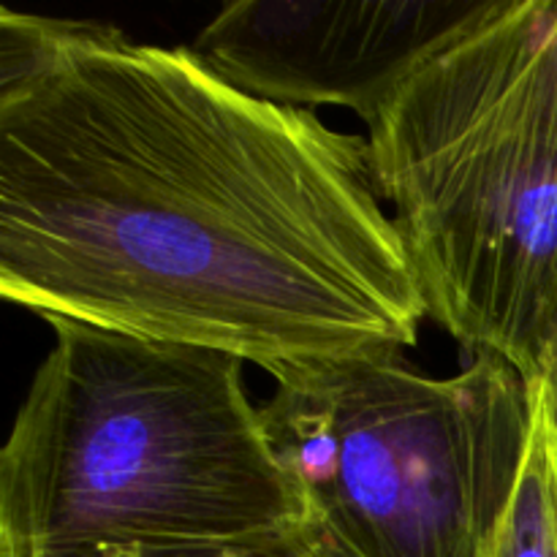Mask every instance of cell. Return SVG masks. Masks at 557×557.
I'll return each instance as SVG.
<instances>
[{
    "instance_id": "obj_3",
    "label": "cell",
    "mask_w": 557,
    "mask_h": 557,
    "mask_svg": "<svg viewBox=\"0 0 557 557\" xmlns=\"http://www.w3.org/2000/svg\"><path fill=\"white\" fill-rule=\"evenodd\" d=\"M368 128L428 315L533 381L557 315V112L533 0H498Z\"/></svg>"
},
{
    "instance_id": "obj_9",
    "label": "cell",
    "mask_w": 557,
    "mask_h": 557,
    "mask_svg": "<svg viewBox=\"0 0 557 557\" xmlns=\"http://www.w3.org/2000/svg\"><path fill=\"white\" fill-rule=\"evenodd\" d=\"M272 557H346L341 553V549L335 547V544L330 542V539L324 536V533L319 531V536L313 539L310 544H305V547L294 549V553H283V555H272Z\"/></svg>"
},
{
    "instance_id": "obj_6",
    "label": "cell",
    "mask_w": 557,
    "mask_h": 557,
    "mask_svg": "<svg viewBox=\"0 0 557 557\" xmlns=\"http://www.w3.org/2000/svg\"><path fill=\"white\" fill-rule=\"evenodd\" d=\"M536 395L531 449L515 498L498 528L490 557H557V482L542 392Z\"/></svg>"
},
{
    "instance_id": "obj_10",
    "label": "cell",
    "mask_w": 557,
    "mask_h": 557,
    "mask_svg": "<svg viewBox=\"0 0 557 557\" xmlns=\"http://www.w3.org/2000/svg\"><path fill=\"white\" fill-rule=\"evenodd\" d=\"M539 389V386H536ZM542 392V389H539ZM542 400H544V411H547V424H549V446H553V466H555V482H557V413L553 411V406H549V400L544 397L542 392Z\"/></svg>"
},
{
    "instance_id": "obj_1",
    "label": "cell",
    "mask_w": 557,
    "mask_h": 557,
    "mask_svg": "<svg viewBox=\"0 0 557 557\" xmlns=\"http://www.w3.org/2000/svg\"><path fill=\"white\" fill-rule=\"evenodd\" d=\"M0 294L275 381L419 341L370 145L196 49L0 14Z\"/></svg>"
},
{
    "instance_id": "obj_7",
    "label": "cell",
    "mask_w": 557,
    "mask_h": 557,
    "mask_svg": "<svg viewBox=\"0 0 557 557\" xmlns=\"http://www.w3.org/2000/svg\"><path fill=\"white\" fill-rule=\"evenodd\" d=\"M533 27L539 65L557 109V0H533Z\"/></svg>"
},
{
    "instance_id": "obj_4",
    "label": "cell",
    "mask_w": 557,
    "mask_h": 557,
    "mask_svg": "<svg viewBox=\"0 0 557 557\" xmlns=\"http://www.w3.org/2000/svg\"><path fill=\"white\" fill-rule=\"evenodd\" d=\"M261 413L315 528L346 557H490L536 395L493 354L449 379L389 354L286 375Z\"/></svg>"
},
{
    "instance_id": "obj_5",
    "label": "cell",
    "mask_w": 557,
    "mask_h": 557,
    "mask_svg": "<svg viewBox=\"0 0 557 557\" xmlns=\"http://www.w3.org/2000/svg\"><path fill=\"white\" fill-rule=\"evenodd\" d=\"M498 0H237L196 52L243 90L286 107H346L373 123L392 96L487 20Z\"/></svg>"
},
{
    "instance_id": "obj_8",
    "label": "cell",
    "mask_w": 557,
    "mask_h": 557,
    "mask_svg": "<svg viewBox=\"0 0 557 557\" xmlns=\"http://www.w3.org/2000/svg\"><path fill=\"white\" fill-rule=\"evenodd\" d=\"M531 384H536L539 389L544 392V397H547L549 406H553V411L557 413V315L553 326H549L542 354H539L536 379H533Z\"/></svg>"
},
{
    "instance_id": "obj_2",
    "label": "cell",
    "mask_w": 557,
    "mask_h": 557,
    "mask_svg": "<svg viewBox=\"0 0 557 557\" xmlns=\"http://www.w3.org/2000/svg\"><path fill=\"white\" fill-rule=\"evenodd\" d=\"M49 326L0 449V557H272L319 536L243 359Z\"/></svg>"
}]
</instances>
